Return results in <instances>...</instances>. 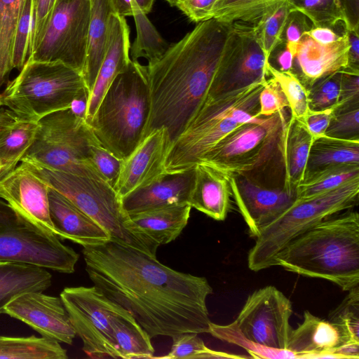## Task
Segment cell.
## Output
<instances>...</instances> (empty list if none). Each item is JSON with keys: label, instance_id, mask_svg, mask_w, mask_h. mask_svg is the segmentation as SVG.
<instances>
[{"label": "cell", "instance_id": "cell-1", "mask_svg": "<svg viewBox=\"0 0 359 359\" xmlns=\"http://www.w3.org/2000/svg\"><path fill=\"white\" fill-rule=\"evenodd\" d=\"M82 254L94 285L128 310L151 339L210 332L206 299L212 288L205 277L177 271L111 241L83 247Z\"/></svg>", "mask_w": 359, "mask_h": 359}, {"label": "cell", "instance_id": "cell-2", "mask_svg": "<svg viewBox=\"0 0 359 359\" xmlns=\"http://www.w3.org/2000/svg\"><path fill=\"white\" fill-rule=\"evenodd\" d=\"M232 29V23L214 18L200 22L161 57L148 62L150 107L142 139L165 128L171 144L208 97L215 93Z\"/></svg>", "mask_w": 359, "mask_h": 359}, {"label": "cell", "instance_id": "cell-3", "mask_svg": "<svg viewBox=\"0 0 359 359\" xmlns=\"http://www.w3.org/2000/svg\"><path fill=\"white\" fill-rule=\"evenodd\" d=\"M275 266L327 280L348 291L359 284V215L346 212L317 224L276 256Z\"/></svg>", "mask_w": 359, "mask_h": 359}, {"label": "cell", "instance_id": "cell-4", "mask_svg": "<svg viewBox=\"0 0 359 359\" xmlns=\"http://www.w3.org/2000/svg\"><path fill=\"white\" fill-rule=\"evenodd\" d=\"M264 82L209 96L183 133L170 144L165 160L168 173L192 168L224 137L261 117L259 97Z\"/></svg>", "mask_w": 359, "mask_h": 359}, {"label": "cell", "instance_id": "cell-5", "mask_svg": "<svg viewBox=\"0 0 359 359\" xmlns=\"http://www.w3.org/2000/svg\"><path fill=\"white\" fill-rule=\"evenodd\" d=\"M149 107L146 65L130 60L114 79L88 123L99 144L123 160L142 140Z\"/></svg>", "mask_w": 359, "mask_h": 359}, {"label": "cell", "instance_id": "cell-6", "mask_svg": "<svg viewBox=\"0 0 359 359\" xmlns=\"http://www.w3.org/2000/svg\"><path fill=\"white\" fill-rule=\"evenodd\" d=\"M290 300L272 285L252 292L236 320L228 325L210 324V334L236 344L256 358H292L287 351L292 327Z\"/></svg>", "mask_w": 359, "mask_h": 359}, {"label": "cell", "instance_id": "cell-7", "mask_svg": "<svg viewBox=\"0 0 359 359\" xmlns=\"http://www.w3.org/2000/svg\"><path fill=\"white\" fill-rule=\"evenodd\" d=\"M20 162L102 226L110 241L156 257L159 246L130 229V217L123 208L121 198L109 183L53 169L32 160Z\"/></svg>", "mask_w": 359, "mask_h": 359}, {"label": "cell", "instance_id": "cell-8", "mask_svg": "<svg viewBox=\"0 0 359 359\" xmlns=\"http://www.w3.org/2000/svg\"><path fill=\"white\" fill-rule=\"evenodd\" d=\"M86 91L82 74L76 69L60 62L27 60L1 95V104L18 118L37 123L70 108Z\"/></svg>", "mask_w": 359, "mask_h": 359}, {"label": "cell", "instance_id": "cell-9", "mask_svg": "<svg viewBox=\"0 0 359 359\" xmlns=\"http://www.w3.org/2000/svg\"><path fill=\"white\" fill-rule=\"evenodd\" d=\"M359 178L327 192L294 203L266 226L249 251L248 265L259 271L274 265L276 255L290 242L320 222L358 204Z\"/></svg>", "mask_w": 359, "mask_h": 359}, {"label": "cell", "instance_id": "cell-10", "mask_svg": "<svg viewBox=\"0 0 359 359\" xmlns=\"http://www.w3.org/2000/svg\"><path fill=\"white\" fill-rule=\"evenodd\" d=\"M98 144L85 118L68 108L50 114L38 121L34 141L22 159L105 181L90 156V147Z\"/></svg>", "mask_w": 359, "mask_h": 359}, {"label": "cell", "instance_id": "cell-11", "mask_svg": "<svg viewBox=\"0 0 359 359\" xmlns=\"http://www.w3.org/2000/svg\"><path fill=\"white\" fill-rule=\"evenodd\" d=\"M79 258L57 236L25 219L0 199V261L72 273Z\"/></svg>", "mask_w": 359, "mask_h": 359}, {"label": "cell", "instance_id": "cell-12", "mask_svg": "<svg viewBox=\"0 0 359 359\" xmlns=\"http://www.w3.org/2000/svg\"><path fill=\"white\" fill-rule=\"evenodd\" d=\"M285 111L246 123L228 135L199 163L226 174L248 175L266 163L278 149Z\"/></svg>", "mask_w": 359, "mask_h": 359}, {"label": "cell", "instance_id": "cell-13", "mask_svg": "<svg viewBox=\"0 0 359 359\" xmlns=\"http://www.w3.org/2000/svg\"><path fill=\"white\" fill-rule=\"evenodd\" d=\"M90 14V0H55L41 38L27 60L60 62L82 74Z\"/></svg>", "mask_w": 359, "mask_h": 359}, {"label": "cell", "instance_id": "cell-14", "mask_svg": "<svg viewBox=\"0 0 359 359\" xmlns=\"http://www.w3.org/2000/svg\"><path fill=\"white\" fill-rule=\"evenodd\" d=\"M83 351L91 358H116L111 319L124 308L95 285L65 287L60 294Z\"/></svg>", "mask_w": 359, "mask_h": 359}, {"label": "cell", "instance_id": "cell-15", "mask_svg": "<svg viewBox=\"0 0 359 359\" xmlns=\"http://www.w3.org/2000/svg\"><path fill=\"white\" fill-rule=\"evenodd\" d=\"M229 177L231 195L255 238L297 198V191H288L283 186L262 185L248 175L236 174Z\"/></svg>", "mask_w": 359, "mask_h": 359}, {"label": "cell", "instance_id": "cell-16", "mask_svg": "<svg viewBox=\"0 0 359 359\" xmlns=\"http://www.w3.org/2000/svg\"><path fill=\"white\" fill-rule=\"evenodd\" d=\"M267 62L252 24L233 22L224 69L215 95L264 81L268 76Z\"/></svg>", "mask_w": 359, "mask_h": 359}, {"label": "cell", "instance_id": "cell-17", "mask_svg": "<svg viewBox=\"0 0 359 359\" xmlns=\"http://www.w3.org/2000/svg\"><path fill=\"white\" fill-rule=\"evenodd\" d=\"M4 314L19 320L42 337L72 344L76 332L62 299L42 292L23 293L11 302Z\"/></svg>", "mask_w": 359, "mask_h": 359}, {"label": "cell", "instance_id": "cell-18", "mask_svg": "<svg viewBox=\"0 0 359 359\" xmlns=\"http://www.w3.org/2000/svg\"><path fill=\"white\" fill-rule=\"evenodd\" d=\"M48 189L21 163L0 180V198L25 219L57 236L50 214Z\"/></svg>", "mask_w": 359, "mask_h": 359}, {"label": "cell", "instance_id": "cell-19", "mask_svg": "<svg viewBox=\"0 0 359 359\" xmlns=\"http://www.w3.org/2000/svg\"><path fill=\"white\" fill-rule=\"evenodd\" d=\"M170 145L165 128L153 130L122 160L114 189L121 198L145 186L165 171V160Z\"/></svg>", "mask_w": 359, "mask_h": 359}, {"label": "cell", "instance_id": "cell-20", "mask_svg": "<svg viewBox=\"0 0 359 359\" xmlns=\"http://www.w3.org/2000/svg\"><path fill=\"white\" fill-rule=\"evenodd\" d=\"M349 48L346 29L339 40L328 45L320 44L304 34L297 48L292 71L309 89L331 74L348 72Z\"/></svg>", "mask_w": 359, "mask_h": 359}, {"label": "cell", "instance_id": "cell-21", "mask_svg": "<svg viewBox=\"0 0 359 359\" xmlns=\"http://www.w3.org/2000/svg\"><path fill=\"white\" fill-rule=\"evenodd\" d=\"M195 177V168L184 171L164 172L148 184L121 197L128 215L165 206L189 203Z\"/></svg>", "mask_w": 359, "mask_h": 359}, {"label": "cell", "instance_id": "cell-22", "mask_svg": "<svg viewBox=\"0 0 359 359\" xmlns=\"http://www.w3.org/2000/svg\"><path fill=\"white\" fill-rule=\"evenodd\" d=\"M130 29L125 17L111 13L107 52L88 97L85 117L87 123L92 119L114 79L130 61Z\"/></svg>", "mask_w": 359, "mask_h": 359}, {"label": "cell", "instance_id": "cell-23", "mask_svg": "<svg viewBox=\"0 0 359 359\" xmlns=\"http://www.w3.org/2000/svg\"><path fill=\"white\" fill-rule=\"evenodd\" d=\"M50 214L62 240L68 239L83 247L95 246L110 241L107 231L65 196L49 187Z\"/></svg>", "mask_w": 359, "mask_h": 359}, {"label": "cell", "instance_id": "cell-24", "mask_svg": "<svg viewBox=\"0 0 359 359\" xmlns=\"http://www.w3.org/2000/svg\"><path fill=\"white\" fill-rule=\"evenodd\" d=\"M348 342L339 326L306 310L303 322L292 330L287 351L295 358H336L333 351Z\"/></svg>", "mask_w": 359, "mask_h": 359}, {"label": "cell", "instance_id": "cell-25", "mask_svg": "<svg viewBox=\"0 0 359 359\" xmlns=\"http://www.w3.org/2000/svg\"><path fill=\"white\" fill-rule=\"evenodd\" d=\"M314 140L302 119L291 115L285 118L282 126L278 149L284 169V189L296 191L297 186L304 180Z\"/></svg>", "mask_w": 359, "mask_h": 359}, {"label": "cell", "instance_id": "cell-26", "mask_svg": "<svg viewBox=\"0 0 359 359\" xmlns=\"http://www.w3.org/2000/svg\"><path fill=\"white\" fill-rule=\"evenodd\" d=\"M189 204L212 219L223 221L230 208L229 177L202 163L196 165Z\"/></svg>", "mask_w": 359, "mask_h": 359}, {"label": "cell", "instance_id": "cell-27", "mask_svg": "<svg viewBox=\"0 0 359 359\" xmlns=\"http://www.w3.org/2000/svg\"><path fill=\"white\" fill-rule=\"evenodd\" d=\"M191 209L189 203H182L130 215V229L158 246L168 244L187 226Z\"/></svg>", "mask_w": 359, "mask_h": 359}, {"label": "cell", "instance_id": "cell-28", "mask_svg": "<svg viewBox=\"0 0 359 359\" xmlns=\"http://www.w3.org/2000/svg\"><path fill=\"white\" fill-rule=\"evenodd\" d=\"M52 283V275L45 268L25 263L0 261V314L20 294L43 292Z\"/></svg>", "mask_w": 359, "mask_h": 359}, {"label": "cell", "instance_id": "cell-29", "mask_svg": "<svg viewBox=\"0 0 359 359\" xmlns=\"http://www.w3.org/2000/svg\"><path fill=\"white\" fill-rule=\"evenodd\" d=\"M90 6L86 56L82 72L90 93L107 52L109 20L114 13L111 0H90Z\"/></svg>", "mask_w": 359, "mask_h": 359}, {"label": "cell", "instance_id": "cell-30", "mask_svg": "<svg viewBox=\"0 0 359 359\" xmlns=\"http://www.w3.org/2000/svg\"><path fill=\"white\" fill-rule=\"evenodd\" d=\"M111 335L116 358H153L154 348L148 333L126 309L111 319Z\"/></svg>", "mask_w": 359, "mask_h": 359}, {"label": "cell", "instance_id": "cell-31", "mask_svg": "<svg viewBox=\"0 0 359 359\" xmlns=\"http://www.w3.org/2000/svg\"><path fill=\"white\" fill-rule=\"evenodd\" d=\"M345 165H359V140L324 135L315 139L312 144L304 177L316 172Z\"/></svg>", "mask_w": 359, "mask_h": 359}, {"label": "cell", "instance_id": "cell-32", "mask_svg": "<svg viewBox=\"0 0 359 359\" xmlns=\"http://www.w3.org/2000/svg\"><path fill=\"white\" fill-rule=\"evenodd\" d=\"M67 350L48 337L0 336V358L67 359Z\"/></svg>", "mask_w": 359, "mask_h": 359}, {"label": "cell", "instance_id": "cell-33", "mask_svg": "<svg viewBox=\"0 0 359 359\" xmlns=\"http://www.w3.org/2000/svg\"><path fill=\"white\" fill-rule=\"evenodd\" d=\"M38 122L16 118L0 129V161L13 170L32 145Z\"/></svg>", "mask_w": 359, "mask_h": 359}, {"label": "cell", "instance_id": "cell-34", "mask_svg": "<svg viewBox=\"0 0 359 359\" xmlns=\"http://www.w3.org/2000/svg\"><path fill=\"white\" fill-rule=\"evenodd\" d=\"M293 8L290 0H284L264 13L252 24L257 40L267 62L273 52L283 44L287 20Z\"/></svg>", "mask_w": 359, "mask_h": 359}, {"label": "cell", "instance_id": "cell-35", "mask_svg": "<svg viewBox=\"0 0 359 359\" xmlns=\"http://www.w3.org/2000/svg\"><path fill=\"white\" fill-rule=\"evenodd\" d=\"M26 0H0V88L8 80L12 67L15 28Z\"/></svg>", "mask_w": 359, "mask_h": 359}, {"label": "cell", "instance_id": "cell-36", "mask_svg": "<svg viewBox=\"0 0 359 359\" xmlns=\"http://www.w3.org/2000/svg\"><path fill=\"white\" fill-rule=\"evenodd\" d=\"M359 178V165L329 168L306 175L297 186V199H308Z\"/></svg>", "mask_w": 359, "mask_h": 359}, {"label": "cell", "instance_id": "cell-37", "mask_svg": "<svg viewBox=\"0 0 359 359\" xmlns=\"http://www.w3.org/2000/svg\"><path fill=\"white\" fill-rule=\"evenodd\" d=\"M284 0H219L212 7L210 19L233 23L253 24L264 13Z\"/></svg>", "mask_w": 359, "mask_h": 359}, {"label": "cell", "instance_id": "cell-38", "mask_svg": "<svg viewBox=\"0 0 359 359\" xmlns=\"http://www.w3.org/2000/svg\"><path fill=\"white\" fill-rule=\"evenodd\" d=\"M293 8L302 13L313 27L332 28L339 23L350 29L342 0H290Z\"/></svg>", "mask_w": 359, "mask_h": 359}, {"label": "cell", "instance_id": "cell-39", "mask_svg": "<svg viewBox=\"0 0 359 359\" xmlns=\"http://www.w3.org/2000/svg\"><path fill=\"white\" fill-rule=\"evenodd\" d=\"M146 15L137 12L133 15L136 27V37L130 48V57L133 61H138L141 57L147 59L148 62L154 61L170 46Z\"/></svg>", "mask_w": 359, "mask_h": 359}, {"label": "cell", "instance_id": "cell-40", "mask_svg": "<svg viewBox=\"0 0 359 359\" xmlns=\"http://www.w3.org/2000/svg\"><path fill=\"white\" fill-rule=\"evenodd\" d=\"M268 75L280 85L289 104L291 116L304 119L309 110L308 89L292 71H280L268 62L266 65Z\"/></svg>", "mask_w": 359, "mask_h": 359}, {"label": "cell", "instance_id": "cell-41", "mask_svg": "<svg viewBox=\"0 0 359 359\" xmlns=\"http://www.w3.org/2000/svg\"><path fill=\"white\" fill-rule=\"evenodd\" d=\"M194 332H184L172 337V345L170 352L163 356H154L161 359H205V358H242L246 356L229 354L208 348L204 341Z\"/></svg>", "mask_w": 359, "mask_h": 359}, {"label": "cell", "instance_id": "cell-42", "mask_svg": "<svg viewBox=\"0 0 359 359\" xmlns=\"http://www.w3.org/2000/svg\"><path fill=\"white\" fill-rule=\"evenodd\" d=\"M341 303L328 316V320L339 326L350 342H359V286L348 291Z\"/></svg>", "mask_w": 359, "mask_h": 359}, {"label": "cell", "instance_id": "cell-43", "mask_svg": "<svg viewBox=\"0 0 359 359\" xmlns=\"http://www.w3.org/2000/svg\"><path fill=\"white\" fill-rule=\"evenodd\" d=\"M34 2L26 0L18 20L13 39L12 67L20 71L29 56Z\"/></svg>", "mask_w": 359, "mask_h": 359}, {"label": "cell", "instance_id": "cell-44", "mask_svg": "<svg viewBox=\"0 0 359 359\" xmlns=\"http://www.w3.org/2000/svg\"><path fill=\"white\" fill-rule=\"evenodd\" d=\"M341 78V72H337L313 83L308 89L309 109H334L339 97Z\"/></svg>", "mask_w": 359, "mask_h": 359}, {"label": "cell", "instance_id": "cell-45", "mask_svg": "<svg viewBox=\"0 0 359 359\" xmlns=\"http://www.w3.org/2000/svg\"><path fill=\"white\" fill-rule=\"evenodd\" d=\"M325 135L348 140H359V107L334 111Z\"/></svg>", "mask_w": 359, "mask_h": 359}, {"label": "cell", "instance_id": "cell-46", "mask_svg": "<svg viewBox=\"0 0 359 359\" xmlns=\"http://www.w3.org/2000/svg\"><path fill=\"white\" fill-rule=\"evenodd\" d=\"M258 117L270 116L289 107L288 102L279 83L272 77L266 79L259 97Z\"/></svg>", "mask_w": 359, "mask_h": 359}, {"label": "cell", "instance_id": "cell-47", "mask_svg": "<svg viewBox=\"0 0 359 359\" xmlns=\"http://www.w3.org/2000/svg\"><path fill=\"white\" fill-rule=\"evenodd\" d=\"M90 156L96 169L114 189L120 173L122 159L116 157L99 144L90 147Z\"/></svg>", "mask_w": 359, "mask_h": 359}, {"label": "cell", "instance_id": "cell-48", "mask_svg": "<svg viewBox=\"0 0 359 359\" xmlns=\"http://www.w3.org/2000/svg\"><path fill=\"white\" fill-rule=\"evenodd\" d=\"M311 27L309 20L302 13L296 11L291 12L283 32V44L294 57L302 38Z\"/></svg>", "mask_w": 359, "mask_h": 359}, {"label": "cell", "instance_id": "cell-49", "mask_svg": "<svg viewBox=\"0 0 359 359\" xmlns=\"http://www.w3.org/2000/svg\"><path fill=\"white\" fill-rule=\"evenodd\" d=\"M359 107V74L341 72L339 97L334 111Z\"/></svg>", "mask_w": 359, "mask_h": 359}, {"label": "cell", "instance_id": "cell-50", "mask_svg": "<svg viewBox=\"0 0 359 359\" xmlns=\"http://www.w3.org/2000/svg\"><path fill=\"white\" fill-rule=\"evenodd\" d=\"M33 2L34 10L30 36L29 55L34 51L41 38L55 0H33Z\"/></svg>", "mask_w": 359, "mask_h": 359}, {"label": "cell", "instance_id": "cell-51", "mask_svg": "<svg viewBox=\"0 0 359 359\" xmlns=\"http://www.w3.org/2000/svg\"><path fill=\"white\" fill-rule=\"evenodd\" d=\"M219 0H177V7L191 21L200 22L210 19V11Z\"/></svg>", "mask_w": 359, "mask_h": 359}, {"label": "cell", "instance_id": "cell-52", "mask_svg": "<svg viewBox=\"0 0 359 359\" xmlns=\"http://www.w3.org/2000/svg\"><path fill=\"white\" fill-rule=\"evenodd\" d=\"M334 114V108L323 110L309 109L303 121L314 139L325 135V131Z\"/></svg>", "mask_w": 359, "mask_h": 359}, {"label": "cell", "instance_id": "cell-53", "mask_svg": "<svg viewBox=\"0 0 359 359\" xmlns=\"http://www.w3.org/2000/svg\"><path fill=\"white\" fill-rule=\"evenodd\" d=\"M342 34H337L332 28L311 26L310 29L306 32L304 34L320 44L328 45L339 40Z\"/></svg>", "mask_w": 359, "mask_h": 359}, {"label": "cell", "instance_id": "cell-54", "mask_svg": "<svg viewBox=\"0 0 359 359\" xmlns=\"http://www.w3.org/2000/svg\"><path fill=\"white\" fill-rule=\"evenodd\" d=\"M350 44L348 72L359 74V30L346 29Z\"/></svg>", "mask_w": 359, "mask_h": 359}, {"label": "cell", "instance_id": "cell-55", "mask_svg": "<svg viewBox=\"0 0 359 359\" xmlns=\"http://www.w3.org/2000/svg\"><path fill=\"white\" fill-rule=\"evenodd\" d=\"M350 29L359 30L358 0H342Z\"/></svg>", "mask_w": 359, "mask_h": 359}, {"label": "cell", "instance_id": "cell-56", "mask_svg": "<svg viewBox=\"0 0 359 359\" xmlns=\"http://www.w3.org/2000/svg\"><path fill=\"white\" fill-rule=\"evenodd\" d=\"M336 358H359V342H348L334 350Z\"/></svg>", "mask_w": 359, "mask_h": 359}, {"label": "cell", "instance_id": "cell-57", "mask_svg": "<svg viewBox=\"0 0 359 359\" xmlns=\"http://www.w3.org/2000/svg\"><path fill=\"white\" fill-rule=\"evenodd\" d=\"M283 48L278 52L276 60L280 71H292L294 56V55L283 45L280 44Z\"/></svg>", "mask_w": 359, "mask_h": 359}, {"label": "cell", "instance_id": "cell-58", "mask_svg": "<svg viewBox=\"0 0 359 359\" xmlns=\"http://www.w3.org/2000/svg\"><path fill=\"white\" fill-rule=\"evenodd\" d=\"M154 1L155 0H133L135 13L142 12L144 14L149 13L152 8Z\"/></svg>", "mask_w": 359, "mask_h": 359}, {"label": "cell", "instance_id": "cell-59", "mask_svg": "<svg viewBox=\"0 0 359 359\" xmlns=\"http://www.w3.org/2000/svg\"><path fill=\"white\" fill-rule=\"evenodd\" d=\"M8 173L5 165L0 161V180Z\"/></svg>", "mask_w": 359, "mask_h": 359}, {"label": "cell", "instance_id": "cell-60", "mask_svg": "<svg viewBox=\"0 0 359 359\" xmlns=\"http://www.w3.org/2000/svg\"><path fill=\"white\" fill-rule=\"evenodd\" d=\"M171 6H174V4L177 0H165Z\"/></svg>", "mask_w": 359, "mask_h": 359}, {"label": "cell", "instance_id": "cell-61", "mask_svg": "<svg viewBox=\"0 0 359 359\" xmlns=\"http://www.w3.org/2000/svg\"><path fill=\"white\" fill-rule=\"evenodd\" d=\"M2 105L1 104V95H0V106Z\"/></svg>", "mask_w": 359, "mask_h": 359}]
</instances>
